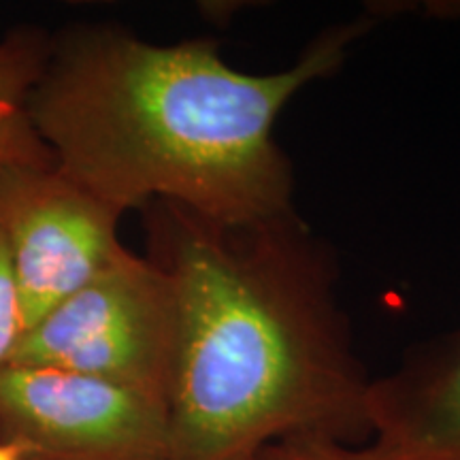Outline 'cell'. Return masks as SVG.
I'll use <instances>...</instances> for the list:
<instances>
[{
	"instance_id": "cell-7",
	"label": "cell",
	"mask_w": 460,
	"mask_h": 460,
	"mask_svg": "<svg viewBox=\"0 0 460 460\" xmlns=\"http://www.w3.org/2000/svg\"><path fill=\"white\" fill-rule=\"evenodd\" d=\"M49 43L15 32L0 43V163L56 164L28 118V96L43 71Z\"/></svg>"
},
{
	"instance_id": "cell-9",
	"label": "cell",
	"mask_w": 460,
	"mask_h": 460,
	"mask_svg": "<svg viewBox=\"0 0 460 460\" xmlns=\"http://www.w3.org/2000/svg\"><path fill=\"white\" fill-rule=\"evenodd\" d=\"M26 332L20 288L3 230H0V369L13 358L17 345Z\"/></svg>"
},
{
	"instance_id": "cell-4",
	"label": "cell",
	"mask_w": 460,
	"mask_h": 460,
	"mask_svg": "<svg viewBox=\"0 0 460 460\" xmlns=\"http://www.w3.org/2000/svg\"><path fill=\"white\" fill-rule=\"evenodd\" d=\"M0 441L20 460H166L160 402L79 373L0 369Z\"/></svg>"
},
{
	"instance_id": "cell-6",
	"label": "cell",
	"mask_w": 460,
	"mask_h": 460,
	"mask_svg": "<svg viewBox=\"0 0 460 460\" xmlns=\"http://www.w3.org/2000/svg\"><path fill=\"white\" fill-rule=\"evenodd\" d=\"M371 444L388 460H460V329L416 345L369 386Z\"/></svg>"
},
{
	"instance_id": "cell-10",
	"label": "cell",
	"mask_w": 460,
	"mask_h": 460,
	"mask_svg": "<svg viewBox=\"0 0 460 460\" xmlns=\"http://www.w3.org/2000/svg\"><path fill=\"white\" fill-rule=\"evenodd\" d=\"M0 460H20V456H17V452L13 450V447L0 441Z\"/></svg>"
},
{
	"instance_id": "cell-8",
	"label": "cell",
	"mask_w": 460,
	"mask_h": 460,
	"mask_svg": "<svg viewBox=\"0 0 460 460\" xmlns=\"http://www.w3.org/2000/svg\"><path fill=\"white\" fill-rule=\"evenodd\" d=\"M258 460H388L371 441L343 444L318 435H296L264 447Z\"/></svg>"
},
{
	"instance_id": "cell-3",
	"label": "cell",
	"mask_w": 460,
	"mask_h": 460,
	"mask_svg": "<svg viewBox=\"0 0 460 460\" xmlns=\"http://www.w3.org/2000/svg\"><path fill=\"white\" fill-rule=\"evenodd\" d=\"M177 332L175 288L124 247L24 332L9 365L79 373L164 407Z\"/></svg>"
},
{
	"instance_id": "cell-1",
	"label": "cell",
	"mask_w": 460,
	"mask_h": 460,
	"mask_svg": "<svg viewBox=\"0 0 460 460\" xmlns=\"http://www.w3.org/2000/svg\"><path fill=\"white\" fill-rule=\"evenodd\" d=\"M147 207L149 258L177 301L166 460H258L296 435L367 444L371 377L331 247L296 211L222 224Z\"/></svg>"
},
{
	"instance_id": "cell-5",
	"label": "cell",
	"mask_w": 460,
	"mask_h": 460,
	"mask_svg": "<svg viewBox=\"0 0 460 460\" xmlns=\"http://www.w3.org/2000/svg\"><path fill=\"white\" fill-rule=\"evenodd\" d=\"M122 216L56 164L0 163V230L26 331L124 250L118 239Z\"/></svg>"
},
{
	"instance_id": "cell-2",
	"label": "cell",
	"mask_w": 460,
	"mask_h": 460,
	"mask_svg": "<svg viewBox=\"0 0 460 460\" xmlns=\"http://www.w3.org/2000/svg\"><path fill=\"white\" fill-rule=\"evenodd\" d=\"M373 20L332 26L295 65L245 73L214 39L152 43L84 26L49 43L28 118L56 169L126 214L171 203L207 220L254 224L295 211L292 163L275 139L284 109L339 71Z\"/></svg>"
}]
</instances>
